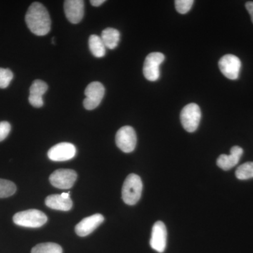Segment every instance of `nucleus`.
<instances>
[{
  "mask_svg": "<svg viewBox=\"0 0 253 253\" xmlns=\"http://www.w3.org/2000/svg\"><path fill=\"white\" fill-rule=\"evenodd\" d=\"M26 23L30 31L36 36H46L51 29L49 12L40 2L33 3L29 6L26 14Z\"/></svg>",
  "mask_w": 253,
  "mask_h": 253,
  "instance_id": "1",
  "label": "nucleus"
},
{
  "mask_svg": "<svg viewBox=\"0 0 253 253\" xmlns=\"http://www.w3.org/2000/svg\"><path fill=\"white\" fill-rule=\"evenodd\" d=\"M143 184L140 176L130 174L126 176L122 189V199L126 204L134 206L139 201Z\"/></svg>",
  "mask_w": 253,
  "mask_h": 253,
  "instance_id": "2",
  "label": "nucleus"
},
{
  "mask_svg": "<svg viewBox=\"0 0 253 253\" xmlns=\"http://www.w3.org/2000/svg\"><path fill=\"white\" fill-rule=\"evenodd\" d=\"M13 220L16 225L28 228H39L46 224L47 217L38 210L21 211L14 214Z\"/></svg>",
  "mask_w": 253,
  "mask_h": 253,
  "instance_id": "3",
  "label": "nucleus"
},
{
  "mask_svg": "<svg viewBox=\"0 0 253 253\" xmlns=\"http://www.w3.org/2000/svg\"><path fill=\"white\" fill-rule=\"evenodd\" d=\"M201 119V111L199 105L191 103L181 110V125L188 132H194L199 127Z\"/></svg>",
  "mask_w": 253,
  "mask_h": 253,
  "instance_id": "4",
  "label": "nucleus"
},
{
  "mask_svg": "<svg viewBox=\"0 0 253 253\" xmlns=\"http://www.w3.org/2000/svg\"><path fill=\"white\" fill-rule=\"evenodd\" d=\"M85 99L83 101L84 107L86 110H94L99 106L105 94L104 86L99 82H92L86 86Z\"/></svg>",
  "mask_w": 253,
  "mask_h": 253,
  "instance_id": "5",
  "label": "nucleus"
},
{
  "mask_svg": "<svg viewBox=\"0 0 253 253\" xmlns=\"http://www.w3.org/2000/svg\"><path fill=\"white\" fill-rule=\"evenodd\" d=\"M164 60V54L161 52H152L148 55L143 67L145 78L151 82L158 81L160 78V66Z\"/></svg>",
  "mask_w": 253,
  "mask_h": 253,
  "instance_id": "6",
  "label": "nucleus"
},
{
  "mask_svg": "<svg viewBox=\"0 0 253 253\" xmlns=\"http://www.w3.org/2000/svg\"><path fill=\"white\" fill-rule=\"evenodd\" d=\"M116 143L123 152H132L136 144L135 131L130 126H123L116 133Z\"/></svg>",
  "mask_w": 253,
  "mask_h": 253,
  "instance_id": "7",
  "label": "nucleus"
},
{
  "mask_svg": "<svg viewBox=\"0 0 253 253\" xmlns=\"http://www.w3.org/2000/svg\"><path fill=\"white\" fill-rule=\"evenodd\" d=\"M76 171L69 169H59L49 176V181L54 187L61 189H71L77 179Z\"/></svg>",
  "mask_w": 253,
  "mask_h": 253,
  "instance_id": "8",
  "label": "nucleus"
},
{
  "mask_svg": "<svg viewBox=\"0 0 253 253\" xmlns=\"http://www.w3.org/2000/svg\"><path fill=\"white\" fill-rule=\"evenodd\" d=\"M219 68L221 73L228 79H238L241 71V62L239 57L233 54H226L219 61Z\"/></svg>",
  "mask_w": 253,
  "mask_h": 253,
  "instance_id": "9",
  "label": "nucleus"
},
{
  "mask_svg": "<svg viewBox=\"0 0 253 253\" xmlns=\"http://www.w3.org/2000/svg\"><path fill=\"white\" fill-rule=\"evenodd\" d=\"M47 155L51 161L57 162L69 161L76 156V148L71 143H59L51 147Z\"/></svg>",
  "mask_w": 253,
  "mask_h": 253,
  "instance_id": "10",
  "label": "nucleus"
},
{
  "mask_svg": "<svg viewBox=\"0 0 253 253\" xmlns=\"http://www.w3.org/2000/svg\"><path fill=\"white\" fill-rule=\"evenodd\" d=\"M168 232L166 226L161 221H156L153 226L150 245L154 251L160 253L164 252L167 246Z\"/></svg>",
  "mask_w": 253,
  "mask_h": 253,
  "instance_id": "11",
  "label": "nucleus"
},
{
  "mask_svg": "<svg viewBox=\"0 0 253 253\" xmlns=\"http://www.w3.org/2000/svg\"><path fill=\"white\" fill-rule=\"evenodd\" d=\"M84 1L82 0H66L64 11L68 21L73 24L81 22L84 16Z\"/></svg>",
  "mask_w": 253,
  "mask_h": 253,
  "instance_id": "12",
  "label": "nucleus"
},
{
  "mask_svg": "<svg viewBox=\"0 0 253 253\" xmlns=\"http://www.w3.org/2000/svg\"><path fill=\"white\" fill-rule=\"evenodd\" d=\"M104 221V217L102 214H93L80 221L76 225L75 230L78 236L84 237V236L89 235Z\"/></svg>",
  "mask_w": 253,
  "mask_h": 253,
  "instance_id": "13",
  "label": "nucleus"
},
{
  "mask_svg": "<svg viewBox=\"0 0 253 253\" xmlns=\"http://www.w3.org/2000/svg\"><path fill=\"white\" fill-rule=\"evenodd\" d=\"M243 154L244 149L242 148L239 146H233L231 149L230 154H221L217 158L218 167L220 168L223 170H229L239 163Z\"/></svg>",
  "mask_w": 253,
  "mask_h": 253,
  "instance_id": "14",
  "label": "nucleus"
},
{
  "mask_svg": "<svg viewBox=\"0 0 253 253\" xmlns=\"http://www.w3.org/2000/svg\"><path fill=\"white\" fill-rule=\"evenodd\" d=\"M48 85L44 81L36 80L33 82L30 88V95L28 100L30 104L36 108H41L44 105L43 95L47 91Z\"/></svg>",
  "mask_w": 253,
  "mask_h": 253,
  "instance_id": "15",
  "label": "nucleus"
},
{
  "mask_svg": "<svg viewBox=\"0 0 253 253\" xmlns=\"http://www.w3.org/2000/svg\"><path fill=\"white\" fill-rule=\"evenodd\" d=\"M47 207L57 211H68L73 207V201L71 197L65 198L61 194L50 195L45 200Z\"/></svg>",
  "mask_w": 253,
  "mask_h": 253,
  "instance_id": "16",
  "label": "nucleus"
},
{
  "mask_svg": "<svg viewBox=\"0 0 253 253\" xmlns=\"http://www.w3.org/2000/svg\"><path fill=\"white\" fill-rule=\"evenodd\" d=\"M119 31L113 28H107L101 33V38L106 48L114 49L117 47L120 41Z\"/></svg>",
  "mask_w": 253,
  "mask_h": 253,
  "instance_id": "17",
  "label": "nucleus"
},
{
  "mask_svg": "<svg viewBox=\"0 0 253 253\" xmlns=\"http://www.w3.org/2000/svg\"><path fill=\"white\" fill-rule=\"evenodd\" d=\"M89 47L95 57L102 58L106 55V47L101 37L91 35L89 38Z\"/></svg>",
  "mask_w": 253,
  "mask_h": 253,
  "instance_id": "18",
  "label": "nucleus"
},
{
  "mask_svg": "<svg viewBox=\"0 0 253 253\" xmlns=\"http://www.w3.org/2000/svg\"><path fill=\"white\" fill-rule=\"evenodd\" d=\"M31 253H63L62 248L54 243H44L35 246Z\"/></svg>",
  "mask_w": 253,
  "mask_h": 253,
  "instance_id": "19",
  "label": "nucleus"
},
{
  "mask_svg": "<svg viewBox=\"0 0 253 253\" xmlns=\"http://www.w3.org/2000/svg\"><path fill=\"white\" fill-rule=\"evenodd\" d=\"M236 176L240 180L252 179L253 178V162H247L240 166L236 169Z\"/></svg>",
  "mask_w": 253,
  "mask_h": 253,
  "instance_id": "20",
  "label": "nucleus"
},
{
  "mask_svg": "<svg viewBox=\"0 0 253 253\" xmlns=\"http://www.w3.org/2000/svg\"><path fill=\"white\" fill-rule=\"evenodd\" d=\"M16 191V186L12 181L0 179V198L12 196Z\"/></svg>",
  "mask_w": 253,
  "mask_h": 253,
  "instance_id": "21",
  "label": "nucleus"
},
{
  "mask_svg": "<svg viewBox=\"0 0 253 253\" xmlns=\"http://www.w3.org/2000/svg\"><path fill=\"white\" fill-rule=\"evenodd\" d=\"M14 78V74L7 68H0V88L5 89L9 85Z\"/></svg>",
  "mask_w": 253,
  "mask_h": 253,
  "instance_id": "22",
  "label": "nucleus"
},
{
  "mask_svg": "<svg viewBox=\"0 0 253 253\" xmlns=\"http://www.w3.org/2000/svg\"><path fill=\"white\" fill-rule=\"evenodd\" d=\"M194 3V1L193 0H176L174 1L176 10L181 14H185L189 12Z\"/></svg>",
  "mask_w": 253,
  "mask_h": 253,
  "instance_id": "23",
  "label": "nucleus"
},
{
  "mask_svg": "<svg viewBox=\"0 0 253 253\" xmlns=\"http://www.w3.org/2000/svg\"><path fill=\"white\" fill-rule=\"evenodd\" d=\"M11 125L6 121L0 122V142L4 141L11 131Z\"/></svg>",
  "mask_w": 253,
  "mask_h": 253,
  "instance_id": "24",
  "label": "nucleus"
},
{
  "mask_svg": "<svg viewBox=\"0 0 253 253\" xmlns=\"http://www.w3.org/2000/svg\"><path fill=\"white\" fill-rule=\"evenodd\" d=\"M246 8L251 15V21L253 23V1H248L246 4Z\"/></svg>",
  "mask_w": 253,
  "mask_h": 253,
  "instance_id": "25",
  "label": "nucleus"
},
{
  "mask_svg": "<svg viewBox=\"0 0 253 253\" xmlns=\"http://www.w3.org/2000/svg\"><path fill=\"white\" fill-rule=\"evenodd\" d=\"M105 1H106L105 0H91L90 3L92 6H101V4H104Z\"/></svg>",
  "mask_w": 253,
  "mask_h": 253,
  "instance_id": "26",
  "label": "nucleus"
}]
</instances>
